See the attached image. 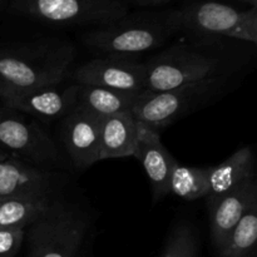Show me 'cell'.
<instances>
[{
	"label": "cell",
	"instance_id": "6da1fadb",
	"mask_svg": "<svg viewBox=\"0 0 257 257\" xmlns=\"http://www.w3.org/2000/svg\"><path fill=\"white\" fill-rule=\"evenodd\" d=\"M74 59V45L59 38L0 47V98L62 84Z\"/></svg>",
	"mask_w": 257,
	"mask_h": 257
},
{
	"label": "cell",
	"instance_id": "7a4b0ae2",
	"mask_svg": "<svg viewBox=\"0 0 257 257\" xmlns=\"http://www.w3.org/2000/svg\"><path fill=\"white\" fill-rule=\"evenodd\" d=\"M177 34H181L178 9L150 10L128 13L110 24L94 28L83 35V42L104 54L135 55L162 48Z\"/></svg>",
	"mask_w": 257,
	"mask_h": 257
},
{
	"label": "cell",
	"instance_id": "3957f363",
	"mask_svg": "<svg viewBox=\"0 0 257 257\" xmlns=\"http://www.w3.org/2000/svg\"><path fill=\"white\" fill-rule=\"evenodd\" d=\"M190 39L175 43L145 62V90L162 92L223 74L222 59L210 47L213 38Z\"/></svg>",
	"mask_w": 257,
	"mask_h": 257
},
{
	"label": "cell",
	"instance_id": "277c9868",
	"mask_svg": "<svg viewBox=\"0 0 257 257\" xmlns=\"http://www.w3.org/2000/svg\"><path fill=\"white\" fill-rule=\"evenodd\" d=\"M227 75H215L162 92L143 90L136 97L131 112L136 120L161 133L168 125L202 109L226 89Z\"/></svg>",
	"mask_w": 257,
	"mask_h": 257
},
{
	"label": "cell",
	"instance_id": "5b68a950",
	"mask_svg": "<svg viewBox=\"0 0 257 257\" xmlns=\"http://www.w3.org/2000/svg\"><path fill=\"white\" fill-rule=\"evenodd\" d=\"M89 223L85 211L55 197L49 207L25 228L28 257H77Z\"/></svg>",
	"mask_w": 257,
	"mask_h": 257
},
{
	"label": "cell",
	"instance_id": "8992f818",
	"mask_svg": "<svg viewBox=\"0 0 257 257\" xmlns=\"http://www.w3.org/2000/svg\"><path fill=\"white\" fill-rule=\"evenodd\" d=\"M10 9L55 27H103L130 13L123 0H12Z\"/></svg>",
	"mask_w": 257,
	"mask_h": 257
},
{
	"label": "cell",
	"instance_id": "52a82bcc",
	"mask_svg": "<svg viewBox=\"0 0 257 257\" xmlns=\"http://www.w3.org/2000/svg\"><path fill=\"white\" fill-rule=\"evenodd\" d=\"M181 33L197 38H227L257 43V8L240 10L218 2L203 0L178 9Z\"/></svg>",
	"mask_w": 257,
	"mask_h": 257
},
{
	"label": "cell",
	"instance_id": "ba28073f",
	"mask_svg": "<svg viewBox=\"0 0 257 257\" xmlns=\"http://www.w3.org/2000/svg\"><path fill=\"white\" fill-rule=\"evenodd\" d=\"M0 150L40 168H65L57 142L37 119L0 105Z\"/></svg>",
	"mask_w": 257,
	"mask_h": 257
},
{
	"label": "cell",
	"instance_id": "9c48e42d",
	"mask_svg": "<svg viewBox=\"0 0 257 257\" xmlns=\"http://www.w3.org/2000/svg\"><path fill=\"white\" fill-rule=\"evenodd\" d=\"M72 77L74 84L140 94L145 90V63L135 55L105 54L75 68Z\"/></svg>",
	"mask_w": 257,
	"mask_h": 257
},
{
	"label": "cell",
	"instance_id": "30bf717a",
	"mask_svg": "<svg viewBox=\"0 0 257 257\" xmlns=\"http://www.w3.org/2000/svg\"><path fill=\"white\" fill-rule=\"evenodd\" d=\"M100 120L79 108L60 119V142L75 170L85 171L99 161Z\"/></svg>",
	"mask_w": 257,
	"mask_h": 257
},
{
	"label": "cell",
	"instance_id": "8fae6325",
	"mask_svg": "<svg viewBox=\"0 0 257 257\" xmlns=\"http://www.w3.org/2000/svg\"><path fill=\"white\" fill-rule=\"evenodd\" d=\"M3 105L34 119H62L72 112L77 102V84L52 85L0 98Z\"/></svg>",
	"mask_w": 257,
	"mask_h": 257
},
{
	"label": "cell",
	"instance_id": "7c38bea8",
	"mask_svg": "<svg viewBox=\"0 0 257 257\" xmlns=\"http://www.w3.org/2000/svg\"><path fill=\"white\" fill-rule=\"evenodd\" d=\"M58 173L8 156L0 161V200L57 195Z\"/></svg>",
	"mask_w": 257,
	"mask_h": 257
},
{
	"label": "cell",
	"instance_id": "4fadbf2b",
	"mask_svg": "<svg viewBox=\"0 0 257 257\" xmlns=\"http://www.w3.org/2000/svg\"><path fill=\"white\" fill-rule=\"evenodd\" d=\"M138 123L137 147L133 157L142 165L151 186L155 202H160L170 195V177L177 160L172 157L161 142L160 132L148 125Z\"/></svg>",
	"mask_w": 257,
	"mask_h": 257
},
{
	"label": "cell",
	"instance_id": "5bb4252c",
	"mask_svg": "<svg viewBox=\"0 0 257 257\" xmlns=\"http://www.w3.org/2000/svg\"><path fill=\"white\" fill-rule=\"evenodd\" d=\"M256 200L257 181L255 176L208 207L211 238L216 250L218 251L225 245L231 231L235 228L251 203Z\"/></svg>",
	"mask_w": 257,
	"mask_h": 257
},
{
	"label": "cell",
	"instance_id": "9a60e30c",
	"mask_svg": "<svg viewBox=\"0 0 257 257\" xmlns=\"http://www.w3.org/2000/svg\"><path fill=\"white\" fill-rule=\"evenodd\" d=\"M255 176V156L250 147L240 148L222 163L208 167L205 197L207 207Z\"/></svg>",
	"mask_w": 257,
	"mask_h": 257
},
{
	"label": "cell",
	"instance_id": "2e32d148",
	"mask_svg": "<svg viewBox=\"0 0 257 257\" xmlns=\"http://www.w3.org/2000/svg\"><path fill=\"white\" fill-rule=\"evenodd\" d=\"M138 123L131 110L100 120L99 161L133 157L137 147Z\"/></svg>",
	"mask_w": 257,
	"mask_h": 257
},
{
	"label": "cell",
	"instance_id": "e0dca14e",
	"mask_svg": "<svg viewBox=\"0 0 257 257\" xmlns=\"http://www.w3.org/2000/svg\"><path fill=\"white\" fill-rule=\"evenodd\" d=\"M138 94L94 85L77 84L75 108L85 110L95 117L107 118L122 112H128Z\"/></svg>",
	"mask_w": 257,
	"mask_h": 257
},
{
	"label": "cell",
	"instance_id": "ac0fdd59",
	"mask_svg": "<svg viewBox=\"0 0 257 257\" xmlns=\"http://www.w3.org/2000/svg\"><path fill=\"white\" fill-rule=\"evenodd\" d=\"M57 197L23 196L0 200V228H27L34 222Z\"/></svg>",
	"mask_w": 257,
	"mask_h": 257
},
{
	"label": "cell",
	"instance_id": "d6986e66",
	"mask_svg": "<svg viewBox=\"0 0 257 257\" xmlns=\"http://www.w3.org/2000/svg\"><path fill=\"white\" fill-rule=\"evenodd\" d=\"M257 200L247 208L237 225L231 231L225 245L217 251L218 257H247L256 252Z\"/></svg>",
	"mask_w": 257,
	"mask_h": 257
},
{
	"label": "cell",
	"instance_id": "ffe728a7",
	"mask_svg": "<svg viewBox=\"0 0 257 257\" xmlns=\"http://www.w3.org/2000/svg\"><path fill=\"white\" fill-rule=\"evenodd\" d=\"M208 167H191L175 162L170 177V193L186 201L205 198Z\"/></svg>",
	"mask_w": 257,
	"mask_h": 257
},
{
	"label": "cell",
	"instance_id": "44dd1931",
	"mask_svg": "<svg viewBox=\"0 0 257 257\" xmlns=\"http://www.w3.org/2000/svg\"><path fill=\"white\" fill-rule=\"evenodd\" d=\"M161 257H200V240L195 226L187 221L176 223Z\"/></svg>",
	"mask_w": 257,
	"mask_h": 257
},
{
	"label": "cell",
	"instance_id": "7402d4cb",
	"mask_svg": "<svg viewBox=\"0 0 257 257\" xmlns=\"http://www.w3.org/2000/svg\"><path fill=\"white\" fill-rule=\"evenodd\" d=\"M24 240V228H0V257H14Z\"/></svg>",
	"mask_w": 257,
	"mask_h": 257
},
{
	"label": "cell",
	"instance_id": "603a6c76",
	"mask_svg": "<svg viewBox=\"0 0 257 257\" xmlns=\"http://www.w3.org/2000/svg\"><path fill=\"white\" fill-rule=\"evenodd\" d=\"M123 2L135 3V4L142 5V7H157V5L167 4V3H170L171 0H123Z\"/></svg>",
	"mask_w": 257,
	"mask_h": 257
},
{
	"label": "cell",
	"instance_id": "cb8c5ba5",
	"mask_svg": "<svg viewBox=\"0 0 257 257\" xmlns=\"http://www.w3.org/2000/svg\"><path fill=\"white\" fill-rule=\"evenodd\" d=\"M240 2L247 3V4L251 5V7H256L257 5V0H240Z\"/></svg>",
	"mask_w": 257,
	"mask_h": 257
},
{
	"label": "cell",
	"instance_id": "d4e9b609",
	"mask_svg": "<svg viewBox=\"0 0 257 257\" xmlns=\"http://www.w3.org/2000/svg\"><path fill=\"white\" fill-rule=\"evenodd\" d=\"M8 156H9V155H8L7 152H4V151H3V150H0V161L4 160V158H7Z\"/></svg>",
	"mask_w": 257,
	"mask_h": 257
},
{
	"label": "cell",
	"instance_id": "484cf974",
	"mask_svg": "<svg viewBox=\"0 0 257 257\" xmlns=\"http://www.w3.org/2000/svg\"><path fill=\"white\" fill-rule=\"evenodd\" d=\"M247 257H256V252H253V253H251V255H248Z\"/></svg>",
	"mask_w": 257,
	"mask_h": 257
},
{
	"label": "cell",
	"instance_id": "4316f807",
	"mask_svg": "<svg viewBox=\"0 0 257 257\" xmlns=\"http://www.w3.org/2000/svg\"><path fill=\"white\" fill-rule=\"evenodd\" d=\"M4 2H5V0H0V7H2V5L4 4Z\"/></svg>",
	"mask_w": 257,
	"mask_h": 257
}]
</instances>
